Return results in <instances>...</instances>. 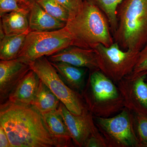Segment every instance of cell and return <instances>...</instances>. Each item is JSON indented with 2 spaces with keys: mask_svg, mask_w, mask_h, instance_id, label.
<instances>
[{
  "mask_svg": "<svg viewBox=\"0 0 147 147\" xmlns=\"http://www.w3.org/2000/svg\"><path fill=\"white\" fill-rule=\"evenodd\" d=\"M31 69L29 64L18 59L0 61V102L2 104L17 84Z\"/></svg>",
  "mask_w": 147,
  "mask_h": 147,
  "instance_id": "cell-11",
  "label": "cell"
},
{
  "mask_svg": "<svg viewBox=\"0 0 147 147\" xmlns=\"http://www.w3.org/2000/svg\"><path fill=\"white\" fill-rule=\"evenodd\" d=\"M94 49L97 54L99 70L116 84L131 73L139 53L122 50L115 42L110 47L99 44Z\"/></svg>",
  "mask_w": 147,
  "mask_h": 147,
  "instance_id": "cell-8",
  "label": "cell"
},
{
  "mask_svg": "<svg viewBox=\"0 0 147 147\" xmlns=\"http://www.w3.org/2000/svg\"><path fill=\"white\" fill-rule=\"evenodd\" d=\"M117 11L114 42L122 50L140 52L147 44V0H123Z\"/></svg>",
  "mask_w": 147,
  "mask_h": 147,
  "instance_id": "cell-3",
  "label": "cell"
},
{
  "mask_svg": "<svg viewBox=\"0 0 147 147\" xmlns=\"http://www.w3.org/2000/svg\"><path fill=\"white\" fill-rule=\"evenodd\" d=\"M30 29L18 34L5 35L0 40V59L8 61L17 59L24 47Z\"/></svg>",
  "mask_w": 147,
  "mask_h": 147,
  "instance_id": "cell-18",
  "label": "cell"
},
{
  "mask_svg": "<svg viewBox=\"0 0 147 147\" xmlns=\"http://www.w3.org/2000/svg\"><path fill=\"white\" fill-rule=\"evenodd\" d=\"M36 0H18L20 4L26 8L30 9L33 3Z\"/></svg>",
  "mask_w": 147,
  "mask_h": 147,
  "instance_id": "cell-28",
  "label": "cell"
},
{
  "mask_svg": "<svg viewBox=\"0 0 147 147\" xmlns=\"http://www.w3.org/2000/svg\"><path fill=\"white\" fill-rule=\"evenodd\" d=\"M94 119L107 147H140L135 130L134 114L127 108L110 117L94 116Z\"/></svg>",
  "mask_w": 147,
  "mask_h": 147,
  "instance_id": "cell-6",
  "label": "cell"
},
{
  "mask_svg": "<svg viewBox=\"0 0 147 147\" xmlns=\"http://www.w3.org/2000/svg\"><path fill=\"white\" fill-rule=\"evenodd\" d=\"M29 64L31 69L72 114L82 115L88 109L81 94L65 83L47 57L38 58Z\"/></svg>",
  "mask_w": 147,
  "mask_h": 147,
  "instance_id": "cell-5",
  "label": "cell"
},
{
  "mask_svg": "<svg viewBox=\"0 0 147 147\" xmlns=\"http://www.w3.org/2000/svg\"><path fill=\"white\" fill-rule=\"evenodd\" d=\"M81 94L87 109L94 117H110L125 108L117 84L99 69L89 71Z\"/></svg>",
  "mask_w": 147,
  "mask_h": 147,
  "instance_id": "cell-4",
  "label": "cell"
},
{
  "mask_svg": "<svg viewBox=\"0 0 147 147\" xmlns=\"http://www.w3.org/2000/svg\"><path fill=\"white\" fill-rule=\"evenodd\" d=\"M21 5L18 0H0V16L13 11H30Z\"/></svg>",
  "mask_w": 147,
  "mask_h": 147,
  "instance_id": "cell-24",
  "label": "cell"
},
{
  "mask_svg": "<svg viewBox=\"0 0 147 147\" xmlns=\"http://www.w3.org/2000/svg\"><path fill=\"white\" fill-rule=\"evenodd\" d=\"M51 63L65 83L72 90L81 94L86 84L88 69L63 62Z\"/></svg>",
  "mask_w": 147,
  "mask_h": 147,
  "instance_id": "cell-16",
  "label": "cell"
},
{
  "mask_svg": "<svg viewBox=\"0 0 147 147\" xmlns=\"http://www.w3.org/2000/svg\"><path fill=\"white\" fill-rule=\"evenodd\" d=\"M61 102L50 88L40 80L32 105L40 113H44L58 109Z\"/></svg>",
  "mask_w": 147,
  "mask_h": 147,
  "instance_id": "cell-19",
  "label": "cell"
},
{
  "mask_svg": "<svg viewBox=\"0 0 147 147\" xmlns=\"http://www.w3.org/2000/svg\"><path fill=\"white\" fill-rule=\"evenodd\" d=\"M63 6L69 13V18L72 17L82 9L84 0H57Z\"/></svg>",
  "mask_w": 147,
  "mask_h": 147,
  "instance_id": "cell-25",
  "label": "cell"
},
{
  "mask_svg": "<svg viewBox=\"0 0 147 147\" xmlns=\"http://www.w3.org/2000/svg\"><path fill=\"white\" fill-rule=\"evenodd\" d=\"M65 27L74 46L94 49L99 44L110 47L114 42L106 16L97 6L88 0H84L82 9L69 19Z\"/></svg>",
  "mask_w": 147,
  "mask_h": 147,
  "instance_id": "cell-2",
  "label": "cell"
},
{
  "mask_svg": "<svg viewBox=\"0 0 147 147\" xmlns=\"http://www.w3.org/2000/svg\"><path fill=\"white\" fill-rule=\"evenodd\" d=\"M146 75L134 80L123 78L117 84L123 98L125 107L138 115L147 117Z\"/></svg>",
  "mask_w": 147,
  "mask_h": 147,
  "instance_id": "cell-10",
  "label": "cell"
},
{
  "mask_svg": "<svg viewBox=\"0 0 147 147\" xmlns=\"http://www.w3.org/2000/svg\"><path fill=\"white\" fill-rule=\"evenodd\" d=\"M84 147H107L106 142L100 131L93 134L85 142Z\"/></svg>",
  "mask_w": 147,
  "mask_h": 147,
  "instance_id": "cell-26",
  "label": "cell"
},
{
  "mask_svg": "<svg viewBox=\"0 0 147 147\" xmlns=\"http://www.w3.org/2000/svg\"><path fill=\"white\" fill-rule=\"evenodd\" d=\"M40 81L37 74L31 69L11 92L7 101L15 104L32 105Z\"/></svg>",
  "mask_w": 147,
  "mask_h": 147,
  "instance_id": "cell-13",
  "label": "cell"
},
{
  "mask_svg": "<svg viewBox=\"0 0 147 147\" xmlns=\"http://www.w3.org/2000/svg\"><path fill=\"white\" fill-rule=\"evenodd\" d=\"M0 125L7 134L11 147H58L41 113L32 105L8 101L1 104Z\"/></svg>",
  "mask_w": 147,
  "mask_h": 147,
  "instance_id": "cell-1",
  "label": "cell"
},
{
  "mask_svg": "<svg viewBox=\"0 0 147 147\" xmlns=\"http://www.w3.org/2000/svg\"><path fill=\"white\" fill-rule=\"evenodd\" d=\"M146 81L147 83V75H146Z\"/></svg>",
  "mask_w": 147,
  "mask_h": 147,
  "instance_id": "cell-29",
  "label": "cell"
},
{
  "mask_svg": "<svg viewBox=\"0 0 147 147\" xmlns=\"http://www.w3.org/2000/svg\"><path fill=\"white\" fill-rule=\"evenodd\" d=\"M47 58L52 62H65L78 67L87 68L89 71L99 69L97 54L94 49L71 45Z\"/></svg>",
  "mask_w": 147,
  "mask_h": 147,
  "instance_id": "cell-12",
  "label": "cell"
},
{
  "mask_svg": "<svg viewBox=\"0 0 147 147\" xmlns=\"http://www.w3.org/2000/svg\"><path fill=\"white\" fill-rule=\"evenodd\" d=\"M41 114L47 130L58 147H75L59 108L53 111Z\"/></svg>",
  "mask_w": 147,
  "mask_h": 147,
  "instance_id": "cell-14",
  "label": "cell"
},
{
  "mask_svg": "<svg viewBox=\"0 0 147 147\" xmlns=\"http://www.w3.org/2000/svg\"><path fill=\"white\" fill-rule=\"evenodd\" d=\"M96 5L104 13L108 19L112 34L118 26L117 9L123 0H88Z\"/></svg>",
  "mask_w": 147,
  "mask_h": 147,
  "instance_id": "cell-20",
  "label": "cell"
},
{
  "mask_svg": "<svg viewBox=\"0 0 147 147\" xmlns=\"http://www.w3.org/2000/svg\"><path fill=\"white\" fill-rule=\"evenodd\" d=\"M73 45L71 36L65 27L55 30L31 31L26 38L18 58L29 64L42 57H48Z\"/></svg>",
  "mask_w": 147,
  "mask_h": 147,
  "instance_id": "cell-7",
  "label": "cell"
},
{
  "mask_svg": "<svg viewBox=\"0 0 147 147\" xmlns=\"http://www.w3.org/2000/svg\"><path fill=\"white\" fill-rule=\"evenodd\" d=\"M29 28L31 31L45 32L64 28L66 23L51 16L36 1L30 7Z\"/></svg>",
  "mask_w": 147,
  "mask_h": 147,
  "instance_id": "cell-15",
  "label": "cell"
},
{
  "mask_svg": "<svg viewBox=\"0 0 147 147\" xmlns=\"http://www.w3.org/2000/svg\"><path fill=\"white\" fill-rule=\"evenodd\" d=\"M59 109L75 146L84 147L87 139L99 132L95 123L93 115L88 109L82 115H74L61 102Z\"/></svg>",
  "mask_w": 147,
  "mask_h": 147,
  "instance_id": "cell-9",
  "label": "cell"
},
{
  "mask_svg": "<svg viewBox=\"0 0 147 147\" xmlns=\"http://www.w3.org/2000/svg\"><path fill=\"white\" fill-rule=\"evenodd\" d=\"M30 11H13L1 16V27L7 35L18 34L29 29Z\"/></svg>",
  "mask_w": 147,
  "mask_h": 147,
  "instance_id": "cell-17",
  "label": "cell"
},
{
  "mask_svg": "<svg viewBox=\"0 0 147 147\" xmlns=\"http://www.w3.org/2000/svg\"><path fill=\"white\" fill-rule=\"evenodd\" d=\"M37 2L50 15L67 23L69 18L68 11L57 0H36Z\"/></svg>",
  "mask_w": 147,
  "mask_h": 147,
  "instance_id": "cell-21",
  "label": "cell"
},
{
  "mask_svg": "<svg viewBox=\"0 0 147 147\" xmlns=\"http://www.w3.org/2000/svg\"><path fill=\"white\" fill-rule=\"evenodd\" d=\"M0 147H11L7 134L1 125H0Z\"/></svg>",
  "mask_w": 147,
  "mask_h": 147,
  "instance_id": "cell-27",
  "label": "cell"
},
{
  "mask_svg": "<svg viewBox=\"0 0 147 147\" xmlns=\"http://www.w3.org/2000/svg\"><path fill=\"white\" fill-rule=\"evenodd\" d=\"M134 121L140 147H147V117L134 114Z\"/></svg>",
  "mask_w": 147,
  "mask_h": 147,
  "instance_id": "cell-23",
  "label": "cell"
},
{
  "mask_svg": "<svg viewBox=\"0 0 147 147\" xmlns=\"http://www.w3.org/2000/svg\"><path fill=\"white\" fill-rule=\"evenodd\" d=\"M147 75V44L139 52L138 59L132 72L125 78L129 80H134Z\"/></svg>",
  "mask_w": 147,
  "mask_h": 147,
  "instance_id": "cell-22",
  "label": "cell"
}]
</instances>
